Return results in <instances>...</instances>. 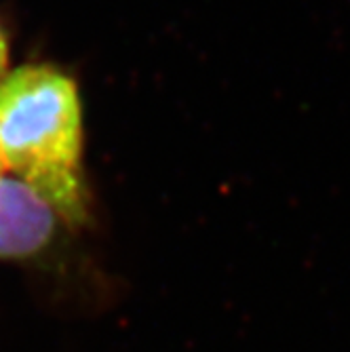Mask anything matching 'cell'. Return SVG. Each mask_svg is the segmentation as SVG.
<instances>
[{"label":"cell","instance_id":"cell-1","mask_svg":"<svg viewBox=\"0 0 350 352\" xmlns=\"http://www.w3.org/2000/svg\"><path fill=\"white\" fill-rule=\"evenodd\" d=\"M83 114L76 85L55 68L23 66L0 78V161L66 219L85 213L78 177Z\"/></svg>","mask_w":350,"mask_h":352},{"label":"cell","instance_id":"cell-2","mask_svg":"<svg viewBox=\"0 0 350 352\" xmlns=\"http://www.w3.org/2000/svg\"><path fill=\"white\" fill-rule=\"evenodd\" d=\"M57 209L19 177L0 175V260L41 253L55 236Z\"/></svg>","mask_w":350,"mask_h":352},{"label":"cell","instance_id":"cell-3","mask_svg":"<svg viewBox=\"0 0 350 352\" xmlns=\"http://www.w3.org/2000/svg\"><path fill=\"white\" fill-rule=\"evenodd\" d=\"M7 63H9V47H7L5 32L0 28V78H3L7 72Z\"/></svg>","mask_w":350,"mask_h":352},{"label":"cell","instance_id":"cell-4","mask_svg":"<svg viewBox=\"0 0 350 352\" xmlns=\"http://www.w3.org/2000/svg\"><path fill=\"white\" fill-rule=\"evenodd\" d=\"M3 171H5V167H3V161H0V175H3Z\"/></svg>","mask_w":350,"mask_h":352}]
</instances>
